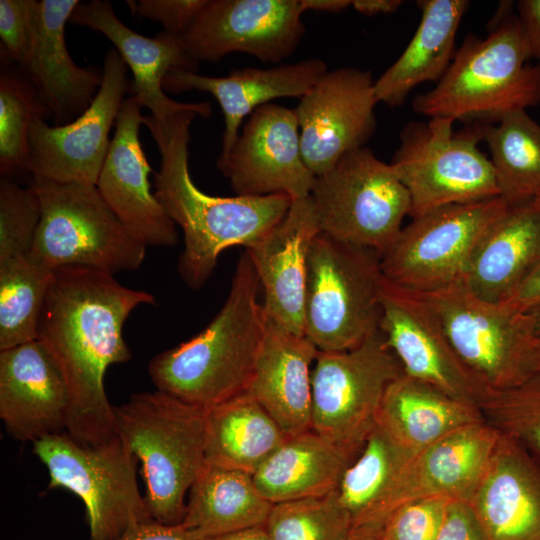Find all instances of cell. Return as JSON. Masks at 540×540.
I'll list each match as a JSON object with an SVG mask.
<instances>
[{
  "mask_svg": "<svg viewBox=\"0 0 540 540\" xmlns=\"http://www.w3.org/2000/svg\"><path fill=\"white\" fill-rule=\"evenodd\" d=\"M105 271L69 266L54 270L38 324L37 340L65 380L69 409L65 432L94 446L116 436L114 406L104 388L107 369L131 358L124 323L150 293L120 284Z\"/></svg>",
  "mask_w": 540,
  "mask_h": 540,
  "instance_id": "1",
  "label": "cell"
},
{
  "mask_svg": "<svg viewBox=\"0 0 540 540\" xmlns=\"http://www.w3.org/2000/svg\"><path fill=\"white\" fill-rule=\"evenodd\" d=\"M197 116L195 111H182L163 123L151 115L143 120L161 154L154 195L183 231L178 272L194 290L209 280L222 251L254 244L284 218L292 202L286 194L219 197L202 192L188 163L190 127Z\"/></svg>",
  "mask_w": 540,
  "mask_h": 540,
  "instance_id": "2",
  "label": "cell"
},
{
  "mask_svg": "<svg viewBox=\"0 0 540 540\" xmlns=\"http://www.w3.org/2000/svg\"><path fill=\"white\" fill-rule=\"evenodd\" d=\"M260 287L244 252L228 296L207 327L150 361L156 389L203 410L248 391L267 327Z\"/></svg>",
  "mask_w": 540,
  "mask_h": 540,
  "instance_id": "3",
  "label": "cell"
},
{
  "mask_svg": "<svg viewBox=\"0 0 540 540\" xmlns=\"http://www.w3.org/2000/svg\"><path fill=\"white\" fill-rule=\"evenodd\" d=\"M532 57L518 15L503 16L480 39L468 34L437 85L414 98L417 113L471 125L492 124L540 103V65Z\"/></svg>",
  "mask_w": 540,
  "mask_h": 540,
  "instance_id": "4",
  "label": "cell"
},
{
  "mask_svg": "<svg viewBox=\"0 0 540 540\" xmlns=\"http://www.w3.org/2000/svg\"><path fill=\"white\" fill-rule=\"evenodd\" d=\"M205 413L157 389L114 406L117 433L141 463L154 521L180 525L185 516L186 496L206 465Z\"/></svg>",
  "mask_w": 540,
  "mask_h": 540,
  "instance_id": "5",
  "label": "cell"
},
{
  "mask_svg": "<svg viewBox=\"0 0 540 540\" xmlns=\"http://www.w3.org/2000/svg\"><path fill=\"white\" fill-rule=\"evenodd\" d=\"M381 256L319 233L307 261L304 334L318 351L353 349L379 331Z\"/></svg>",
  "mask_w": 540,
  "mask_h": 540,
  "instance_id": "6",
  "label": "cell"
},
{
  "mask_svg": "<svg viewBox=\"0 0 540 540\" xmlns=\"http://www.w3.org/2000/svg\"><path fill=\"white\" fill-rule=\"evenodd\" d=\"M417 293L488 394L519 385L540 366V337L529 313L484 301L461 282Z\"/></svg>",
  "mask_w": 540,
  "mask_h": 540,
  "instance_id": "7",
  "label": "cell"
},
{
  "mask_svg": "<svg viewBox=\"0 0 540 540\" xmlns=\"http://www.w3.org/2000/svg\"><path fill=\"white\" fill-rule=\"evenodd\" d=\"M41 220L30 250L55 270L78 266L115 274L142 264L146 244L113 213L96 185L34 179Z\"/></svg>",
  "mask_w": 540,
  "mask_h": 540,
  "instance_id": "8",
  "label": "cell"
},
{
  "mask_svg": "<svg viewBox=\"0 0 540 540\" xmlns=\"http://www.w3.org/2000/svg\"><path fill=\"white\" fill-rule=\"evenodd\" d=\"M33 452L48 470L50 489H67L82 500L88 540H116L153 521L137 483L138 458L119 434L84 446L62 432L35 441Z\"/></svg>",
  "mask_w": 540,
  "mask_h": 540,
  "instance_id": "9",
  "label": "cell"
},
{
  "mask_svg": "<svg viewBox=\"0 0 540 540\" xmlns=\"http://www.w3.org/2000/svg\"><path fill=\"white\" fill-rule=\"evenodd\" d=\"M454 120L410 122L390 165L407 189L412 218L452 204L499 197L494 168L479 149L481 125L455 132Z\"/></svg>",
  "mask_w": 540,
  "mask_h": 540,
  "instance_id": "10",
  "label": "cell"
},
{
  "mask_svg": "<svg viewBox=\"0 0 540 540\" xmlns=\"http://www.w3.org/2000/svg\"><path fill=\"white\" fill-rule=\"evenodd\" d=\"M310 198L322 233L380 256L411 211L409 193L392 166L365 146L317 176Z\"/></svg>",
  "mask_w": 540,
  "mask_h": 540,
  "instance_id": "11",
  "label": "cell"
},
{
  "mask_svg": "<svg viewBox=\"0 0 540 540\" xmlns=\"http://www.w3.org/2000/svg\"><path fill=\"white\" fill-rule=\"evenodd\" d=\"M402 373L380 330L353 349L318 351L311 375V429L359 453L388 385Z\"/></svg>",
  "mask_w": 540,
  "mask_h": 540,
  "instance_id": "12",
  "label": "cell"
},
{
  "mask_svg": "<svg viewBox=\"0 0 540 540\" xmlns=\"http://www.w3.org/2000/svg\"><path fill=\"white\" fill-rule=\"evenodd\" d=\"M508 207L501 197H494L447 205L412 218L381 256L384 277L415 292L461 282L483 235Z\"/></svg>",
  "mask_w": 540,
  "mask_h": 540,
  "instance_id": "13",
  "label": "cell"
},
{
  "mask_svg": "<svg viewBox=\"0 0 540 540\" xmlns=\"http://www.w3.org/2000/svg\"><path fill=\"white\" fill-rule=\"evenodd\" d=\"M127 65L114 48L107 51L100 88L87 110L72 122L50 126L33 120L27 171L33 179L96 185L124 96L129 89Z\"/></svg>",
  "mask_w": 540,
  "mask_h": 540,
  "instance_id": "14",
  "label": "cell"
},
{
  "mask_svg": "<svg viewBox=\"0 0 540 540\" xmlns=\"http://www.w3.org/2000/svg\"><path fill=\"white\" fill-rule=\"evenodd\" d=\"M380 303L379 330L403 372L479 406L488 391L459 358L421 295L383 276Z\"/></svg>",
  "mask_w": 540,
  "mask_h": 540,
  "instance_id": "15",
  "label": "cell"
},
{
  "mask_svg": "<svg viewBox=\"0 0 540 540\" xmlns=\"http://www.w3.org/2000/svg\"><path fill=\"white\" fill-rule=\"evenodd\" d=\"M303 13L300 0H209L181 37L197 63L233 52L278 63L294 53L304 35Z\"/></svg>",
  "mask_w": 540,
  "mask_h": 540,
  "instance_id": "16",
  "label": "cell"
},
{
  "mask_svg": "<svg viewBox=\"0 0 540 540\" xmlns=\"http://www.w3.org/2000/svg\"><path fill=\"white\" fill-rule=\"evenodd\" d=\"M238 196H310L316 176L306 166L295 109L268 103L249 116L216 163Z\"/></svg>",
  "mask_w": 540,
  "mask_h": 540,
  "instance_id": "17",
  "label": "cell"
},
{
  "mask_svg": "<svg viewBox=\"0 0 540 540\" xmlns=\"http://www.w3.org/2000/svg\"><path fill=\"white\" fill-rule=\"evenodd\" d=\"M374 81L370 71H328L295 108L306 166L317 177L342 156L364 147L376 129Z\"/></svg>",
  "mask_w": 540,
  "mask_h": 540,
  "instance_id": "18",
  "label": "cell"
},
{
  "mask_svg": "<svg viewBox=\"0 0 540 540\" xmlns=\"http://www.w3.org/2000/svg\"><path fill=\"white\" fill-rule=\"evenodd\" d=\"M141 108L134 96L124 100L96 187L113 213L146 245L170 247L177 243L176 224L151 191L149 175L154 172L139 138Z\"/></svg>",
  "mask_w": 540,
  "mask_h": 540,
  "instance_id": "19",
  "label": "cell"
},
{
  "mask_svg": "<svg viewBox=\"0 0 540 540\" xmlns=\"http://www.w3.org/2000/svg\"><path fill=\"white\" fill-rule=\"evenodd\" d=\"M69 22L98 31L113 43L132 71V96L151 111L156 121L166 122L182 111H195L204 118L210 116V103L176 102L163 90V80L171 70H197L198 63L188 55L181 36L165 31L152 38L138 34L123 24L111 3L104 0L80 2Z\"/></svg>",
  "mask_w": 540,
  "mask_h": 540,
  "instance_id": "20",
  "label": "cell"
},
{
  "mask_svg": "<svg viewBox=\"0 0 540 540\" xmlns=\"http://www.w3.org/2000/svg\"><path fill=\"white\" fill-rule=\"evenodd\" d=\"M68 409L63 375L40 341L0 350V418L10 437L34 443L65 432Z\"/></svg>",
  "mask_w": 540,
  "mask_h": 540,
  "instance_id": "21",
  "label": "cell"
},
{
  "mask_svg": "<svg viewBox=\"0 0 540 540\" xmlns=\"http://www.w3.org/2000/svg\"><path fill=\"white\" fill-rule=\"evenodd\" d=\"M319 233L310 196L292 199L284 218L245 251L264 292L267 318L297 335H305L307 261Z\"/></svg>",
  "mask_w": 540,
  "mask_h": 540,
  "instance_id": "22",
  "label": "cell"
},
{
  "mask_svg": "<svg viewBox=\"0 0 540 540\" xmlns=\"http://www.w3.org/2000/svg\"><path fill=\"white\" fill-rule=\"evenodd\" d=\"M499 436V431L483 420L444 436L412 456L386 501L375 531L395 508L409 501L429 497L468 501Z\"/></svg>",
  "mask_w": 540,
  "mask_h": 540,
  "instance_id": "23",
  "label": "cell"
},
{
  "mask_svg": "<svg viewBox=\"0 0 540 540\" xmlns=\"http://www.w3.org/2000/svg\"><path fill=\"white\" fill-rule=\"evenodd\" d=\"M467 502L488 540H540V462L500 433Z\"/></svg>",
  "mask_w": 540,
  "mask_h": 540,
  "instance_id": "24",
  "label": "cell"
},
{
  "mask_svg": "<svg viewBox=\"0 0 540 540\" xmlns=\"http://www.w3.org/2000/svg\"><path fill=\"white\" fill-rule=\"evenodd\" d=\"M327 72L326 63L319 58L270 68L233 69L221 77L173 69L165 76L162 87L171 93L207 92L216 99L225 123L221 154H226L235 144L246 116L277 98L301 99Z\"/></svg>",
  "mask_w": 540,
  "mask_h": 540,
  "instance_id": "25",
  "label": "cell"
},
{
  "mask_svg": "<svg viewBox=\"0 0 540 540\" xmlns=\"http://www.w3.org/2000/svg\"><path fill=\"white\" fill-rule=\"evenodd\" d=\"M79 3L78 0L39 1L31 54L20 67L57 126L83 114L102 82V74L78 66L66 46L65 25Z\"/></svg>",
  "mask_w": 540,
  "mask_h": 540,
  "instance_id": "26",
  "label": "cell"
},
{
  "mask_svg": "<svg viewBox=\"0 0 540 540\" xmlns=\"http://www.w3.org/2000/svg\"><path fill=\"white\" fill-rule=\"evenodd\" d=\"M318 354L305 336L267 318L248 392L293 436L312 426L311 366Z\"/></svg>",
  "mask_w": 540,
  "mask_h": 540,
  "instance_id": "27",
  "label": "cell"
},
{
  "mask_svg": "<svg viewBox=\"0 0 540 540\" xmlns=\"http://www.w3.org/2000/svg\"><path fill=\"white\" fill-rule=\"evenodd\" d=\"M540 261V209L508 207L475 248L461 283L476 297L503 303Z\"/></svg>",
  "mask_w": 540,
  "mask_h": 540,
  "instance_id": "28",
  "label": "cell"
},
{
  "mask_svg": "<svg viewBox=\"0 0 540 540\" xmlns=\"http://www.w3.org/2000/svg\"><path fill=\"white\" fill-rule=\"evenodd\" d=\"M358 454L311 429L289 436L253 474V480L272 504L322 497L338 489Z\"/></svg>",
  "mask_w": 540,
  "mask_h": 540,
  "instance_id": "29",
  "label": "cell"
},
{
  "mask_svg": "<svg viewBox=\"0 0 540 540\" xmlns=\"http://www.w3.org/2000/svg\"><path fill=\"white\" fill-rule=\"evenodd\" d=\"M421 20L400 57L374 81L378 102L401 106L408 94L426 81H439L455 55L459 25L467 0H419Z\"/></svg>",
  "mask_w": 540,
  "mask_h": 540,
  "instance_id": "30",
  "label": "cell"
},
{
  "mask_svg": "<svg viewBox=\"0 0 540 540\" xmlns=\"http://www.w3.org/2000/svg\"><path fill=\"white\" fill-rule=\"evenodd\" d=\"M483 420L478 406L403 372L388 385L376 422L415 455L444 436Z\"/></svg>",
  "mask_w": 540,
  "mask_h": 540,
  "instance_id": "31",
  "label": "cell"
},
{
  "mask_svg": "<svg viewBox=\"0 0 540 540\" xmlns=\"http://www.w3.org/2000/svg\"><path fill=\"white\" fill-rule=\"evenodd\" d=\"M289 436L248 392L205 413L206 464L254 474Z\"/></svg>",
  "mask_w": 540,
  "mask_h": 540,
  "instance_id": "32",
  "label": "cell"
},
{
  "mask_svg": "<svg viewBox=\"0 0 540 540\" xmlns=\"http://www.w3.org/2000/svg\"><path fill=\"white\" fill-rule=\"evenodd\" d=\"M273 504L258 491L253 475L206 464L188 493L181 526L201 537L264 526Z\"/></svg>",
  "mask_w": 540,
  "mask_h": 540,
  "instance_id": "33",
  "label": "cell"
},
{
  "mask_svg": "<svg viewBox=\"0 0 540 540\" xmlns=\"http://www.w3.org/2000/svg\"><path fill=\"white\" fill-rule=\"evenodd\" d=\"M412 456L376 422L337 489L338 499L351 518L353 534L370 536L375 531L386 501Z\"/></svg>",
  "mask_w": 540,
  "mask_h": 540,
  "instance_id": "34",
  "label": "cell"
},
{
  "mask_svg": "<svg viewBox=\"0 0 540 540\" xmlns=\"http://www.w3.org/2000/svg\"><path fill=\"white\" fill-rule=\"evenodd\" d=\"M481 130L499 197L510 207L532 203L540 194V126L521 109Z\"/></svg>",
  "mask_w": 540,
  "mask_h": 540,
  "instance_id": "35",
  "label": "cell"
},
{
  "mask_svg": "<svg viewBox=\"0 0 540 540\" xmlns=\"http://www.w3.org/2000/svg\"><path fill=\"white\" fill-rule=\"evenodd\" d=\"M54 270L30 252L0 262V350L37 339Z\"/></svg>",
  "mask_w": 540,
  "mask_h": 540,
  "instance_id": "36",
  "label": "cell"
},
{
  "mask_svg": "<svg viewBox=\"0 0 540 540\" xmlns=\"http://www.w3.org/2000/svg\"><path fill=\"white\" fill-rule=\"evenodd\" d=\"M50 116L34 86L21 72L3 69L0 76V171H27L29 132L34 119Z\"/></svg>",
  "mask_w": 540,
  "mask_h": 540,
  "instance_id": "37",
  "label": "cell"
},
{
  "mask_svg": "<svg viewBox=\"0 0 540 540\" xmlns=\"http://www.w3.org/2000/svg\"><path fill=\"white\" fill-rule=\"evenodd\" d=\"M264 528L270 540H350L353 526L336 490L273 504Z\"/></svg>",
  "mask_w": 540,
  "mask_h": 540,
  "instance_id": "38",
  "label": "cell"
},
{
  "mask_svg": "<svg viewBox=\"0 0 540 540\" xmlns=\"http://www.w3.org/2000/svg\"><path fill=\"white\" fill-rule=\"evenodd\" d=\"M478 407L486 422L540 462V366L519 385L489 393Z\"/></svg>",
  "mask_w": 540,
  "mask_h": 540,
  "instance_id": "39",
  "label": "cell"
},
{
  "mask_svg": "<svg viewBox=\"0 0 540 540\" xmlns=\"http://www.w3.org/2000/svg\"><path fill=\"white\" fill-rule=\"evenodd\" d=\"M41 220V202L33 186L0 182V262L30 252Z\"/></svg>",
  "mask_w": 540,
  "mask_h": 540,
  "instance_id": "40",
  "label": "cell"
},
{
  "mask_svg": "<svg viewBox=\"0 0 540 540\" xmlns=\"http://www.w3.org/2000/svg\"><path fill=\"white\" fill-rule=\"evenodd\" d=\"M447 497H429L395 508L370 537L373 540H436L448 503ZM367 537V536H366Z\"/></svg>",
  "mask_w": 540,
  "mask_h": 540,
  "instance_id": "41",
  "label": "cell"
},
{
  "mask_svg": "<svg viewBox=\"0 0 540 540\" xmlns=\"http://www.w3.org/2000/svg\"><path fill=\"white\" fill-rule=\"evenodd\" d=\"M39 17V1L0 0V38L4 52L20 67L31 54Z\"/></svg>",
  "mask_w": 540,
  "mask_h": 540,
  "instance_id": "42",
  "label": "cell"
},
{
  "mask_svg": "<svg viewBox=\"0 0 540 540\" xmlns=\"http://www.w3.org/2000/svg\"><path fill=\"white\" fill-rule=\"evenodd\" d=\"M126 3L134 15L158 22L165 32L181 36L209 0H138Z\"/></svg>",
  "mask_w": 540,
  "mask_h": 540,
  "instance_id": "43",
  "label": "cell"
},
{
  "mask_svg": "<svg viewBox=\"0 0 540 540\" xmlns=\"http://www.w3.org/2000/svg\"><path fill=\"white\" fill-rule=\"evenodd\" d=\"M436 540H488L470 505L464 500H451Z\"/></svg>",
  "mask_w": 540,
  "mask_h": 540,
  "instance_id": "44",
  "label": "cell"
},
{
  "mask_svg": "<svg viewBox=\"0 0 540 540\" xmlns=\"http://www.w3.org/2000/svg\"><path fill=\"white\" fill-rule=\"evenodd\" d=\"M208 539V538H207ZM181 525H165L157 521L138 524L116 540H207Z\"/></svg>",
  "mask_w": 540,
  "mask_h": 540,
  "instance_id": "45",
  "label": "cell"
},
{
  "mask_svg": "<svg viewBox=\"0 0 540 540\" xmlns=\"http://www.w3.org/2000/svg\"><path fill=\"white\" fill-rule=\"evenodd\" d=\"M505 303L523 313L540 307V261Z\"/></svg>",
  "mask_w": 540,
  "mask_h": 540,
  "instance_id": "46",
  "label": "cell"
},
{
  "mask_svg": "<svg viewBox=\"0 0 540 540\" xmlns=\"http://www.w3.org/2000/svg\"><path fill=\"white\" fill-rule=\"evenodd\" d=\"M517 9L531 55L538 60V65H540V0H520L517 3Z\"/></svg>",
  "mask_w": 540,
  "mask_h": 540,
  "instance_id": "47",
  "label": "cell"
},
{
  "mask_svg": "<svg viewBox=\"0 0 540 540\" xmlns=\"http://www.w3.org/2000/svg\"><path fill=\"white\" fill-rule=\"evenodd\" d=\"M402 4L401 0H353V8L367 16L390 14L395 12Z\"/></svg>",
  "mask_w": 540,
  "mask_h": 540,
  "instance_id": "48",
  "label": "cell"
},
{
  "mask_svg": "<svg viewBox=\"0 0 540 540\" xmlns=\"http://www.w3.org/2000/svg\"><path fill=\"white\" fill-rule=\"evenodd\" d=\"M302 8L305 11L338 13L349 6H352L351 0H300Z\"/></svg>",
  "mask_w": 540,
  "mask_h": 540,
  "instance_id": "49",
  "label": "cell"
},
{
  "mask_svg": "<svg viewBox=\"0 0 540 540\" xmlns=\"http://www.w3.org/2000/svg\"><path fill=\"white\" fill-rule=\"evenodd\" d=\"M207 540H270L264 526L239 530Z\"/></svg>",
  "mask_w": 540,
  "mask_h": 540,
  "instance_id": "50",
  "label": "cell"
},
{
  "mask_svg": "<svg viewBox=\"0 0 540 540\" xmlns=\"http://www.w3.org/2000/svg\"><path fill=\"white\" fill-rule=\"evenodd\" d=\"M529 314L533 320L536 333L540 337V307L530 311Z\"/></svg>",
  "mask_w": 540,
  "mask_h": 540,
  "instance_id": "51",
  "label": "cell"
},
{
  "mask_svg": "<svg viewBox=\"0 0 540 540\" xmlns=\"http://www.w3.org/2000/svg\"><path fill=\"white\" fill-rule=\"evenodd\" d=\"M350 540H373V539L366 536L351 534Z\"/></svg>",
  "mask_w": 540,
  "mask_h": 540,
  "instance_id": "52",
  "label": "cell"
},
{
  "mask_svg": "<svg viewBox=\"0 0 540 540\" xmlns=\"http://www.w3.org/2000/svg\"><path fill=\"white\" fill-rule=\"evenodd\" d=\"M532 204H533L536 208L540 209V194L534 199V201L532 202Z\"/></svg>",
  "mask_w": 540,
  "mask_h": 540,
  "instance_id": "53",
  "label": "cell"
}]
</instances>
